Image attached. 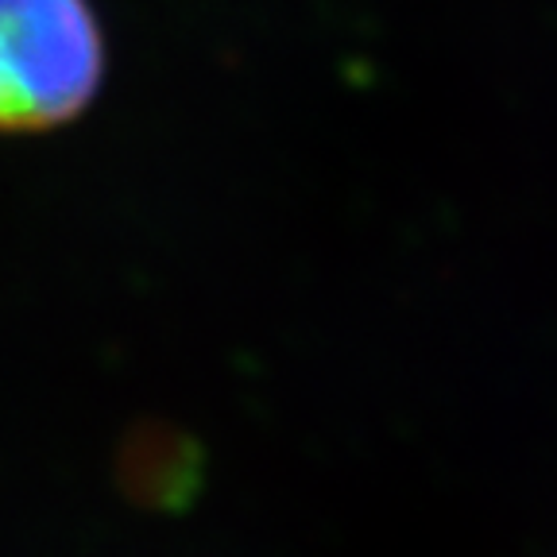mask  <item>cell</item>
<instances>
[{"mask_svg": "<svg viewBox=\"0 0 557 557\" xmlns=\"http://www.w3.org/2000/svg\"><path fill=\"white\" fill-rule=\"evenodd\" d=\"M101 78L104 39L86 0H0V132L74 121Z\"/></svg>", "mask_w": 557, "mask_h": 557, "instance_id": "cell-1", "label": "cell"}]
</instances>
